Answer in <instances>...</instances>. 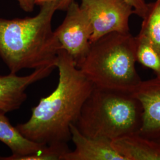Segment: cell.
Returning <instances> with one entry per match:
<instances>
[{
    "mask_svg": "<svg viewBox=\"0 0 160 160\" xmlns=\"http://www.w3.org/2000/svg\"><path fill=\"white\" fill-rule=\"evenodd\" d=\"M57 68L59 80L55 90L32 108L29 120L16 126L24 137L45 145L71 139L70 126L77 122L94 87L63 49L58 52Z\"/></svg>",
    "mask_w": 160,
    "mask_h": 160,
    "instance_id": "obj_1",
    "label": "cell"
},
{
    "mask_svg": "<svg viewBox=\"0 0 160 160\" xmlns=\"http://www.w3.org/2000/svg\"><path fill=\"white\" fill-rule=\"evenodd\" d=\"M60 0L41 6L34 17L0 18V58L10 73L56 65L61 49L52 29Z\"/></svg>",
    "mask_w": 160,
    "mask_h": 160,
    "instance_id": "obj_2",
    "label": "cell"
},
{
    "mask_svg": "<svg viewBox=\"0 0 160 160\" xmlns=\"http://www.w3.org/2000/svg\"><path fill=\"white\" fill-rule=\"evenodd\" d=\"M136 45L130 32L106 34L91 43L78 68L95 87L132 94L142 81L135 67Z\"/></svg>",
    "mask_w": 160,
    "mask_h": 160,
    "instance_id": "obj_3",
    "label": "cell"
},
{
    "mask_svg": "<svg viewBox=\"0 0 160 160\" xmlns=\"http://www.w3.org/2000/svg\"><path fill=\"white\" fill-rule=\"evenodd\" d=\"M141 103L132 94L94 86L75 125L87 137L110 141L139 133Z\"/></svg>",
    "mask_w": 160,
    "mask_h": 160,
    "instance_id": "obj_4",
    "label": "cell"
},
{
    "mask_svg": "<svg viewBox=\"0 0 160 160\" xmlns=\"http://www.w3.org/2000/svg\"><path fill=\"white\" fill-rule=\"evenodd\" d=\"M80 6L90 23L91 43L109 33L130 32L135 12L125 0H81Z\"/></svg>",
    "mask_w": 160,
    "mask_h": 160,
    "instance_id": "obj_5",
    "label": "cell"
},
{
    "mask_svg": "<svg viewBox=\"0 0 160 160\" xmlns=\"http://www.w3.org/2000/svg\"><path fill=\"white\" fill-rule=\"evenodd\" d=\"M66 10L62 23L54 32L61 49L71 56L78 68L91 46L92 28L85 13L75 1Z\"/></svg>",
    "mask_w": 160,
    "mask_h": 160,
    "instance_id": "obj_6",
    "label": "cell"
},
{
    "mask_svg": "<svg viewBox=\"0 0 160 160\" xmlns=\"http://www.w3.org/2000/svg\"><path fill=\"white\" fill-rule=\"evenodd\" d=\"M56 68V65H49L25 76L0 75V111L7 113L19 109L27 98L26 91L29 86L48 77Z\"/></svg>",
    "mask_w": 160,
    "mask_h": 160,
    "instance_id": "obj_7",
    "label": "cell"
},
{
    "mask_svg": "<svg viewBox=\"0 0 160 160\" xmlns=\"http://www.w3.org/2000/svg\"><path fill=\"white\" fill-rule=\"evenodd\" d=\"M132 94L142 108V122L139 133L151 139H160V75L142 81Z\"/></svg>",
    "mask_w": 160,
    "mask_h": 160,
    "instance_id": "obj_8",
    "label": "cell"
},
{
    "mask_svg": "<svg viewBox=\"0 0 160 160\" xmlns=\"http://www.w3.org/2000/svg\"><path fill=\"white\" fill-rule=\"evenodd\" d=\"M70 129L75 149L64 155L62 160H125L113 148L112 141L87 137L75 124L71 125Z\"/></svg>",
    "mask_w": 160,
    "mask_h": 160,
    "instance_id": "obj_9",
    "label": "cell"
},
{
    "mask_svg": "<svg viewBox=\"0 0 160 160\" xmlns=\"http://www.w3.org/2000/svg\"><path fill=\"white\" fill-rule=\"evenodd\" d=\"M125 160H160V143L135 133L112 141Z\"/></svg>",
    "mask_w": 160,
    "mask_h": 160,
    "instance_id": "obj_10",
    "label": "cell"
},
{
    "mask_svg": "<svg viewBox=\"0 0 160 160\" xmlns=\"http://www.w3.org/2000/svg\"><path fill=\"white\" fill-rule=\"evenodd\" d=\"M6 113L0 111V141L11 149L12 155L1 157V160H17L18 158L32 154L47 145L34 142L24 137L16 126L11 124Z\"/></svg>",
    "mask_w": 160,
    "mask_h": 160,
    "instance_id": "obj_11",
    "label": "cell"
},
{
    "mask_svg": "<svg viewBox=\"0 0 160 160\" xmlns=\"http://www.w3.org/2000/svg\"><path fill=\"white\" fill-rule=\"evenodd\" d=\"M138 35L148 40L160 55V0L148 3Z\"/></svg>",
    "mask_w": 160,
    "mask_h": 160,
    "instance_id": "obj_12",
    "label": "cell"
},
{
    "mask_svg": "<svg viewBox=\"0 0 160 160\" xmlns=\"http://www.w3.org/2000/svg\"><path fill=\"white\" fill-rule=\"evenodd\" d=\"M136 39V60L145 67L154 71L157 75H160V55L148 41L138 34Z\"/></svg>",
    "mask_w": 160,
    "mask_h": 160,
    "instance_id": "obj_13",
    "label": "cell"
},
{
    "mask_svg": "<svg viewBox=\"0 0 160 160\" xmlns=\"http://www.w3.org/2000/svg\"><path fill=\"white\" fill-rule=\"evenodd\" d=\"M69 151L67 143H52L32 154L19 157L17 160H62L63 155Z\"/></svg>",
    "mask_w": 160,
    "mask_h": 160,
    "instance_id": "obj_14",
    "label": "cell"
},
{
    "mask_svg": "<svg viewBox=\"0 0 160 160\" xmlns=\"http://www.w3.org/2000/svg\"><path fill=\"white\" fill-rule=\"evenodd\" d=\"M75 0H60L58 10H66L69 4ZM132 7L135 14L142 18L147 12L148 3L146 0H125Z\"/></svg>",
    "mask_w": 160,
    "mask_h": 160,
    "instance_id": "obj_15",
    "label": "cell"
},
{
    "mask_svg": "<svg viewBox=\"0 0 160 160\" xmlns=\"http://www.w3.org/2000/svg\"><path fill=\"white\" fill-rule=\"evenodd\" d=\"M17 1L20 8L24 12H33L34 10L35 2L34 0H16Z\"/></svg>",
    "mask_w": 160,
    "mask_h": 160,
    "instance_id": "obj_16",
    "label": "cell"
},
{
    "mask_svg": "<svg viewBox=\"0 0 160 160\" xmlns=\"http://www.w3.org/2000/svg\"><path fill=\"white\" fill-rule=\"evenodd\" d=\"M57 1V0H34V2H35L36 5L42 6L44 4L53 2V1Z\"/></svg>",
    "mask_w": 160,
    "mask_h": 160,
    "instance_id": "obj_17",
    "label": "cell"
},
{
    "mask_svg": "<svg viewBox=\"0 0 160 160\" xmlns=\"http://www.w3.org/2000/svg\"><path fill=\"white\" fill-rule=\"evenodd\" d=\"M157 141H158V142H160V139H158V140H157Z\"/></svg>",
    "mask_w": 160,
    "mask_h": 160,
    "instance_id": "obj_18",
    "label": "cell"
}]
</instances>
